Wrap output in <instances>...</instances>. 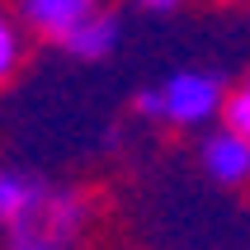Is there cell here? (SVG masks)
<instances>
[{
	"label": "cell",
	"mask_w": 250,
	"mask_h": 250,
	"mask_svg": "<svg viewBox=\"0 0 250 250\" xmlns=\"http://www.w3.org/2000/svg\"><path fill=\"white\" fill-rule=\"evenodd\" d=\"M161 90V123L170 127H208L212 118H222L227 109V81L217 71H203V66H184V71H170L166 81L156 85Z\"/></svg>",
	"instance_id": "6da1fadb"
},
{
	"label": "cell",
	"mask_w": 250,
	"mask_h": 250,
	"mask_svg": "<svg viewBox=\"0 0 250 250\" xmlns=\"http://www.w3.org/2000/svg\"><path fill=\"white\" fill-rule=\"evenodd\" d=\"M198 166L222 189H246L250 184V142L231 127H217L198 142Z\"/></svg>",
	"instance_id": "7a4b0ae2"
},
{
	"label": "cell",
	"mask_w": 250,
	"mask_h": 250,
	"mask_svg": "<svg viewBox=\"0 0 250 250\" xmlns=\"http://www.w3.org/2000/svg\"><path fill=\"white\" fill-rule=\"evenodd\" d=\"M95 10H99V0H19L14 14H19V24H24L28 33H38V38L62 47Z\"/></svg>",
	"instance_id": "3957f363"
},
{
	"label": "cell",
	"mask_w": 250,
	"mask_h": 250,
	"mask_svg": "<svg viewBox=\"0 0 250 250\" xmlns=\"http://www.w3.org/2000/svg\"><path fill=\"white\" fill-rule=\"evenodd\" d=\"M47 175H33L24 166H0V231L14 222H24L38 208V198L47 194Z\"/></svg>",
	"instance_id": "277c9868"
},
{
	"label": "cell",
	"mask_w": 250,
	"mask_h": 250,
	"mask_svg": "<svg viewBox=\"0 0 250 250\" xmlns=\"http://www.w3.org/2000/svg\"><path fill=\"white\" fill-rule=\"evenodd\" d=\"M118 42H123V19L113 10H95L66 42H62V52L76 57V62H104V57L118 52Z\"/></svg>",
	"instance_id": "5b68a950"
},
{
	"label": "cell",
	"mask_w": 250,
	"mask_h": 250,
	"mask_svg": "<svg viewBox=\"0 0 250 250\" xmlns=\"http://www.w3.org/2000/svg\"><path fill=\"white\" fill-rule=\"evenodd\" d=\"M19 62H24V28H19V19H14V14L0 10V85L14 81Z\"/></svg>",
	"instance_id": "8992f818"
},
{
	"label": "cell",
	"mask_w": 250,
	"mask_h": 250,
	"mask_svg": "<svg viewBox=\"0 0 250 250\" xmlns=\"http://www.w3.org/2000/svg\"><path fill=\"white\" fill-rule=\"evenodd\" d=\"M222 127H231V132H241V137L250 142V76L227 95V109H222Z\"/></svg>",
	"instance_id": "52a82bcc"
},
{
	"label": "cell",
	"mask_w": 250,
	"mask_h": 250,
	"mask_svg": "<svg viewBox=\"0 0 250 250\" xmlns=\"http://www.w3.org/2000/svg\"><path fill=\"white\" fill-rule=\"evenodd\" d=\"M5 250H62V246H47V241H33V236H5Z\"/></svg>",
	"instance_id": "ba28073f"
},
{
	"label": "cell",
	"mask_w": 250,
	"mask_h": 250,
	"mask_svg": "<svg viewBox=\"0 0 250 250\" xmlns=\"http://www.w3.org/2000/svg\"><path fill=\"white\" fill-rule=\"evenodd\" d=\"M142 5H146V10H156V14H166V10H175L180 0H142Z\"/></svg>",
	"instance_id": "9c48e42d"
}]
</instances>
